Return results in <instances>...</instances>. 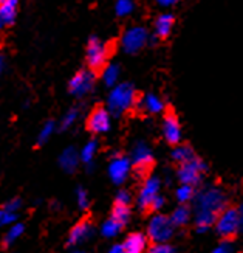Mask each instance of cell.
<instances>
[{
	"instance_id": "obj_1",
	"label": "cell",
	"mask_w": 243,
	"mask_h": 253,
	"mask_svg": "<svg viewBox=\"0 0 243 253\" xmlns=\"http://www.w3.org/2000/svg\"><path fill=\"white\" fill-rule=\"evenodd\" d=\"M137 101L138 96L134 85L129 83L116 84L112 87V90L108 93L107 109L113 117H121L126 112H129L130 109H134L137 106Z\"/></svg>"
},
{
	"instance_id": "obj_2",
	"label": "cell",
	"mask_w": 243,
	"mask_h": 253,
	"mask_svg": "<svg viewBox=\"0 0 243 253\" xmlns=\"http://www.w3.org/2000/svg\"><path fill=\"white\" fill-rule=\"evenodd\" d=\"M228 207L226 194L215 186H209V188L200 191L195 197V213H206L218 217L225 208Z\"/></svg>"
},
{
	"instance_id": "obj_3",
	"label": "cell",
	"mask_w": 243,
	"mask_h": 253,
	"mask_svg": "<svg viewBox=\"0 0 243 253\" xmlns=\"http://www.w3.org/2000/svg\"><path fill=\"white\" fill-rule=\"evenodd\" d=\"M110 56V45L103 39L96 36H92L87 42L85 48V61L88 69L95 70H103V67L107 64V59Z\"/></svg>"
},
{
	"instance_id": "obj_4",
	"label": "cell",
	"mask_w": 243,
	"mask_h": 253,
	"mask_svg": "<svg viewBox=\"0 0 243 253\" xmlns=\"http://www.w3.org/2000/svg\"><path fill=\"white\" fill-rule=\"evenodd\" d=\"M217 233L222 236L223 239H231L233 241L237 233L240 232V213L239 208L234 207H226L225 210L218 214L217 221Z\"/></svg>"
},
{
	"instance_id": "obj_5",
	"label": "cell",
	"mask_w": 243,
	"mask_h": 253,
	"mask_svg": "<svg viewBox=\"0 0 243 253\" xmlns=\"http://www.w3.org/2000/svg\"><path fill=\"white\" fill-rule=\"evenodd\" d=\"M174 225L171 219L164 214H155L147 225V238L153 244L168 243L174 235Z\"/></svg>"
},
{
	"instance_id": "obj_6",
	"label": "cell",
	"mask_w": 243,
	"mask_h": 253,
	"mask_svg": "<svg viewBox=\"0 0 243 253\" xmlns=\"http://www.w3.org/2000/svg\"><path fill=\"white\" fill-rule=\"evenodd\" d=\"M96 75L92 69H82L76 72L69 81V92L76 98H84L95 89Z\"/></svg>"
},
{
	"instance_id": "obj_7",
	"label": "cell",
	"mask_w": 243,
	"mask_h": 253,
	"mask_svg": "<svg viewBox=\"0 0 243 253\" xmlns=\"http://www.w3.org/2000/svg\"><path fill=\"white\" fill-rule=\"evenodd\" d=\"M149 38L150 36L144 27H130L121 38V47H123L124 53L135 54L147 45Z\"/></svg>"
},
{
	"instance_id": "obj_8",
	"label": "cell",
	"mask_w": 243,
	"mask_h": 253,
	"mask_svg": "<svg viewBox=\"0 0 243 253\" xmlns=\"http://www.w3.org/2000/svg\"><path fill=\"white\" fill-rule=\"evenodd\" d=\"M132 168H134L137 177L147 179V174L153 167L152 151L146 143H137V146L132 151Z\"/></svg>"
},
{
	"instance_id": "obj_9",
	"label": "cell",
	"mask_w": 243,
	"mask_h": 253,
	"mask_svg": "<svg viewBox=\"0 0 243 253\" xmlns=\"http://www.w3.org/2000/svg\"><path fill=\"white\" fill-rule=\"evenodd\" d=\"M205 171H206V165L198 157H194L192 160L181 163L178 167V179L181 180V183L197 186L200 183Z\"/></svg>"
},
{
	"instance_id": "obj_10",
	"label": "cell",
	"mask_w": 243,
	"mask_h": 253,
	"mask_svg": "<svg viewBox=\"0 0 243 253\" xmlns=\"http://www.w3.org/2000/svg\"><path fill=\"white\" fill-rule=\"evenodd\" d=\"M160 194V179L157 177H147L142 183L139 194H138V207L142 213L152 211V204L155 197Z\"/></svg>"
},
{
	"instance_id": "obj_11",
	"label": "cell",
	"mask_w": 243,
	"mask_h": 253,
	"mask_svg": "<svg viewBox=\"0 0 243 253\" xmlns=\"http://www.w3.org/2000/svg\"><path fill=\"white\" fill-rule=\"evenodd\" d=\"M112 127V114L107 107H96L87 118V129L92 134H105Z\"/></svg>"
},
{
	"instance_id": "obj_12",
	"label": "cell",
	"mask_w": 243,
	"mask_h": 253,
	"mask_svg": "<svg viewBox=\"0 0 243 253\" xmlns=\"http://www.w3.org/2000/svg\"><path fill=\"white\" fill-rule=\"evenodd\" d=\"M130 171H132L130 159H127L126 156H121V154H115L108 163V177L116 185L124 183V180L129 177Z\"/></svg>"
},
{
	"instance_id": "obj_13",
	"label": "cell",
	"mask_w": 243,
	"mask_h": 253,
	"mask_svg": "<svg viewBox=\"0 0 243 253\" xmlns=\"http://www.w3.org/2000/svg\"><path fill=\"white\" fill-rule=\"evenodd\" d=\"M163 135H164L166 141H168L169 145H174V146L178 145L180 140H181V126H180L178 118H176V115L172 111H169L164 115Z\"/></svg>"
},
{
	"instance_id": "obj_14",
	"label": "cell",
	"mask_w": 243,
	"mask_h": 253,
	"mask_svg": "<svg viewBox=\"0 0 243 253\" xmlns=\"http://www.w3.org/2000/svg\"><path fill=\"white\" fill-rule=\"evenodd\" d=\"M93 224L90 219H82L78 224H76L71 230H70V235H69V239H67V244L69 246H78L84 241H87L88 238H92L93 235Z\"/></svg>"
},
{
	"instance_id": "obj_15",
	"label": "cell",
	"mask_w": 243,
	"mask_h": 253,
	"mask_svg": "<svg viewBox=\"0 0 243 253\" xmlns=\"http://www.w3.org/2000/svg\"><path fill=\"white\" fill-rule=\"evenodd\" d=\"M19 0H5L0 3V30L13 25L17 17Z\"/></svg>"
},
{
	"instance_id": "obj_16",
	"label": "cell",
	"mask_w": 243,
	"mask_h": 253,
	"mask_svg": "<svg viewBox=\"0 0 243 253\" xmlns=\"http://www.w3.org/2000/svg\"><path fill=\"white\" fill-rule=\"evenodd\" d=\"M79 163H81V157H79V152L76 151V148L69 146V148H65L61 152V156H59V167L65 172L76 171V168L79 167Z\"/></svg>"
},
{
	"instance_id": "obj_17",
	"label": "cell",
	"mask_w": 243,
	"mask_h": 253,
	"mask_svg": "<svg viewBox=\"0 0 243 253\" xmlns=\"http://www.w3.org/2000/svg\"><path fill=\"white\" fill-rule=\"evenodd\" d=\"M137 104H139V107L142 109V111H144L146 114H150V115H157V114H161L164 111L163 100L153 93L144 95L139 101H137Z\"/></svg>"
},
{
	"instance_id": "obj_18",
	"label": "cell",
	"mask_w": 243,
	"mask_h": 253,
	"mask_svg": "<svg viewBox=\"0 0 243 253\" xmlns=\"http://www.w3.org/2000/svg\"><path fill=\"white\" fill-rule=\"evenodd\" d=\"M123 246L127 253H142L147 249V236L142 233H130Z\"/></svg>"
},
{
	"instance_id": "obj_19",
	"label": "cell",
	"mask_w": 243,
	"mask_h": 253,
	"mask_svg": "<svg viewBox=\"0 0 243 253\" xmlns=\"http://www.w3.org/2000/svg\"><path fill=\"white\" fill-rule=\"evenodd\" d=\"M174 24H175V17L169 13H164V14H160L155 20V35L157 38L160 39H166L171 31L174 28Z\"/></svg>"
},
{
	"instance_id": "obj_20",
	"label": "cell",
	"mask_w": 243,
	"mask_h": 253,
	"mask_svg": "<svg viewBox=\"0 0 243 253\" xmlns=\"http://www.w3.org/2000/svg\"><path fill=\"white\" fill-rule=\"evenodd\" d=\"M96 152H98V141L96 140L87 141L85 145H84V148L81 149V152H79L81 162L85 165L88 169L93 168V160H95Z\"/></svg>"
},
{
	"instance_id": "obj_21",
	"label": "cell",
	"mask_w": 243,
	"mask_h": 253,
	"mask_svg": "<svg viewBox=\"0 0 243 253\" xmlns=\"http://www.w3.org/2000/svg\"><path fill=\"white\" fill-rule=\"evenodd\" d=\"M101 80L107 87H113L119 80V65L116 64H105L101 70Z\"/></svg>"
},
{
	"instance_id": "obj_22",
	"label": "cell",
	"mask_w": 243,
	"mask_h": 253,
	"mask_svg": "<svg viewBox=\"0 0 243 253\" xmlns=\"http://www.w3.org/2000/svg\"><path fill=\"white\" fill-rule=\"evenodd\" d=\"M115 221H118L121 225H126L130 219V204H124V202H118L115 201L113 204V210H112V216Z\"/></svg>"
},
{
	"instance_id": "obj_23",
	"label": "cell",
	"mask_w": 243,
	"mask_h": 253,
	"mask_svg": "<svg viewBox=\"0 0 243 253\" xmlns=\"http://www.w3.org/2000/svg\"><path fill=\"white\" fill-rule=\"evenodd\" d=\"M171 222L174 227H184L187 222H189V219H191V211H189V207H186L184 204L180 205L178 208H175L174 213L171 214Z\"/></svg>"
},
{
	"instance_id": "obj_24",
	"label": "cell",
	"mask_w": 243,
	"mask_h": 253,
	"mask_svg": "<svg viewBox=\"0 0 243 253\" xmlns=\"http://www.w3.org/2000/svg\"><path fill=\"white\" fill-rule=\"evenodd\" d=\"M195 156V152L194 149L189 146V145H180V146H175L174 151H172V160L176 162L178 165L181 163H186V162H189L192 160Z\"/></svg>"
},
{
	"instance_id": "obj_25",
	"label": "cell",
	"mask_w": 243,
	"mask_h": 253,
	"mask_svg": "<svg viewBox=\"0 0 243 253\" xmlns=\"http://www.w3.org/2000/svg\"><path fill=\"white\" fill-rule=\"evenodd\" d=\"M79 115H81L79 107H71V109H69V111L64 114L62 120H61L59 129H61V130H67V129H70L76 122H78Z\"/></svg>"
},
{
	"instance_id": "obj_26",
	"label": "cell",
	"mask_w": 243,
	"mask_h": 253,
	"mask_svg": "<svg viewBox=\"0 0 243 253\" xmlns=\"http://www.w3.org/2000/svg\"><path fill=\"white\" fill-rule=\"evenodd\" d=\"M121 230H123V225H121L118 221H115L113 217H108L103 225V235L105 238H113L121 232Z\"/></svg>"
},
{
	"instance_id": "obj_27",
	"label": "cell",
	"mask_w": 243,
	"mask_h": 253,
	"mask_svg": "<svg viewBox=\"0 0 243 253\" xmlns=\"http://www.w3.org/2000/svg\"><path fill=\"white\" fill-rule=\"evenodd\" d=\"M134 9H135L134 0H118V2L115 3V13L119 17H126V16L132 14L134 13Z\"/></svg>"
},
{
	"instance_id": "obj_28",
	"label": "cell",
	"mask_w": 243,
	"mask_h": 253,
	"mask_svg": "<svg viewBox=\"0 0 243 253\" xmlns=\"http://www.w3.org/2000/svg\"><path fill=\"white\" fill-rule=\"evenodd\" d=\"M22 233H24V225H22V224H14L13 227L8 230V233L5 235L3 247H9L11 244L14 243V241H17L22 236Z\"/></svg>"
},
{
	"instance_id": "obj_29",
	"label": "cell",
	"mask_w": 243,
	"mask_h": 253,
	"mask_svg": "<svg viewBox=\"0 0 243 253\" xmlns=\"http://www.w3.org/2000/svg\"><path fill=\"white\" fill-rule=\"evenodd\" d=\"M54 129H56V123L51 122V120H50V122H47L45 125H43V126L40 127L39 134H37V145H39V146L43 145V143H47V141L50 140V137L53 135Z\"/></svg>"
},
{
	"instance_id": "obj_30",
	"label": "cell",
	"mask_w": 243,
	"mask_h": 253,
	"mask_svg": "<svg viewBox=\"0 0 243 253\" xmlns=\"http://www.w3.org/2000/svg\"><path fill=\"white\" fill-rule=\"evenodd\" d=\"M192 197H195V190L192 185H181L178 190H176V199L180 204H186L192 201Z\"/></svg>"
},
{
	"instance_id": "obj_31",
	"label": "cell",
	"mask_w": 243,
	"mask_h": 253,
	"mask_svg": "<svg viewBox=\"0 0 243 253\" xmlns=\"http://www.w3.org/2000/svg\"><path fill=\"white\" fill-rule=\"evenodd\" d=\"M76 201H78V205L81 210H87L88 205H90V199H88V193L84 188H78L76 190Z\"/></svg>"
},
{
	"instance_id": "obj_32",
	"label": "cell",
	"mask_w": 243,
	"mask_h": 253,
	"mask_svg": "<svg viewBox=\"0 0 243 253\" xmlns=\"http://www.w3.org/2000/svg\"><path fill=\"white\" fill-rule=\"evenodd\" d=\"M147 253H176L175 249L169 244H166V243H160V244H153Z\"/></svg>"
},
{
	"instance_id": "obj_33",
	"label": "cell",
	"mask_w": 243,
	"mask_h": 253,
	"mask_svg": "<svg viewBox=\"0 0 243 253\" xmlns=\"http://www.w3.org/2000/svg\"><path fill=\"white\" fill-rule=\"evenodd\" d=\"M234 252V244L231 239H223L222 244H220L212 253H233Z\"/></svg>"
},
{
	"instance_id": "obj_34",
	"label": "cell",
	"mask_w": 243,
	"mask_h": 253,
	"mask_svg": "<svg viewBox=\"0 0 243 253\" xmlns=\"http://www.w3.org/2000/svg\"><path fill=\"white\" fill-rule=\"evenodd\" d=\"M19 208H20V201H19V199H14V201H9V202L3 207V210H6V211H13V213H17Z\"/></svg>"
},
{
	"instance_id": "obj_35",
	"label": "cell",
	"mask_w": 243,
	"mask_h": 253,
	"mask_svg": "<svg viewBox=\"0 0 243 253\" xmlns=\"http://www.w3.org/2000/svg\"><path fill=\"white\" fill-rule=\"evenodd\" d=\"M163 205H164V199L158 194V196L155 197V201H153V204H152V211H158Z\"/></svg>"
},
{
	"instance_id": "obj_36",
	"label": "cell",
	"mask_w": 243,
	"mask_h": 253,
	"mask_svg": "<svg viewBox=\"0 0 243 253\" xmlns=\"http://www.w3.org/2000/svg\"><path fill=\"white\" fill-rule=\"evenodd\" d=\"M108 253H127V252H126L123 244H116V246H113L112 249L108 250Z\"/></svg>"
},
{
	"instance_id": "obj_37",
	"label": "cell",
	"mask_w": 243,
	"mask_h": 253,
	"mask_svg": "<svg viewBox=\"0 0 243 253\" xmlns=\"http://www.w3.org/2000/svg\"><path fill=\"white\" fill-rule=\"evenodd\" d=\"M157 2H158L161 6H171V5H174L175 2H178V0H157Z\"/></svg>"
},
{
	"instance_id": "obj_38",
	"label": "cell",
	"mask_w": 243,
	"mask_h": 253,
	"mask_svg": "<svg viewBox=\"0 0 243 253\" xmlns=\"http://www.w3.org/2000/svg\"><path fill=\"white\" fill-rule=\"evenodd\" d=\"M5 70V58H3V54H0V76H2Z\"/></svg>"
},
{
	"instance_id": "obj_39",
	"label": "cell",
	"mask_w": 243,
	"mask_h": 253,
	"mask_svg": "<svg viewBox=\"0 0 243 253\" xmlns=\"http://www.w3.org/2000/svg\"><path fill=\"white\" fill-rule=\"evenodd\" d=\"M239 213H240V232L243 233V205L239 208Z\"/></svg>"
},
{
	"instance_id": "obj_40",
	"label": "cell",
	"mask_w": 243,
	"mask_h": 253,
	"mask_svg": "<svg viewBox=\"0 0 243 253\" xmlns=\"http://www.w3.org/2000/svg\"><path fill=\"white\" fill-rule=\"evenodd\" d=\"M2 214H3V210H2V208H0V219H2Z\"/></svg>"
},
{
	"instance_id": "obj_41",
	"label": "cell",
	"mask_w": 243,
	"mask_h": 253,
	"mask_svg": "<svg viewBox=\"0 0 243 253\" xmlns=\"http://www.w3.org/2000/svg\"><path fill=\"white\" fill-rule=\"evenodd\" d=\"M73 253H85V252H73Z\"/></svg>"
},
{
	"instance_id": "obj_42",
	"label": "cell",
	"mask_w": 243,
	"mask_h": 253,
	"mask_svg": "<svg viewBox=\"0 0 243 253\" xmlns=\"http://www.w3.org/2000/svg\"><path fill=\"white\" fill-rule=\"evenodd\" d=\"M2 2H5V0H0V3H2Z\"/></svg>"
}]
</instances>
